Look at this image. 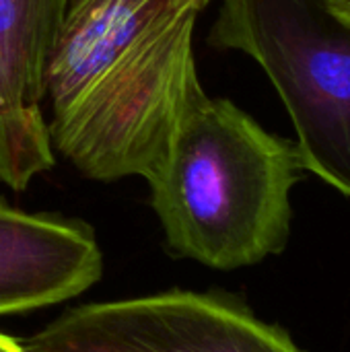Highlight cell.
Here are the masks:
<instances>
[{
  "label": "cell",
  "mask_w": 350,
  "mask_h": 352,
  "mask_svg": "<svg viewBox=\"0 0 350 352\" xmlns=\"http://www.w3.org/2000/svg\"><path fill=\"white\" fill-rule=\"evenodd\" d=\"M295 140L260 126L190 74L165 159L149 182L167 243L217 270L254 266L291 239V192L303 173Z\"/></svg>",
  "instance_id": "7a4b0ae2"
},
{
  "label": "cell",
  "mask_w": 350,
  "mask_h": 352,
  "mask_svg": "<svg viewBox=\"0 0 350 352\" xmlns=\"http://www.w3.org/2000/svg\"><path fill=\"white\" fill-rule=\"evenodd\" d=\"M23 352H27V351H23Z\"/></svg>",
  "instance_id": "9c48e42d"
},
{
  "label": "cell",
  "mask_w": 350,
  "mask_h": 352,
  "mask_svg": "<svg viewBox=\"0 0 350 352\" xmlns=\"http://www.w3.org/2000/svg\"><path fill=\"white\" fill-rule=\"evenodd\" d=\"M27 352H303L278 326L210 295L171 291L68 309Z\"/></svg>",
  "instance_id": "277c9868"
},
{
  "label": "cell",
  "mask_w": 350,
  "mask_h": 352,
  "mask_svg": "<svg viewBox=\"0 0 350 352\" xmlns=\"http://www.w3.org/2000/svg\"><path fill=\"white\" fill-rule=\"evenodd\" d=\"M210 0H70L45 74L54 151L85 177L151 182L190 74Z\"/></svg>",
  "instance_id": "6da1fadb"
},
{
  "label": "cell",
  "mask_w": 350,
  "mask_h": 352,
  "mask_svg": "<svg viewBox=\"0 0 350 352\" xmlns=\"http://www.w3.org/2000/svg\"><path fill=\"white\" fill-rule=\"evenodd\" d=\"M101 272L103 256L89 225L0 200V316L68 301Z\"/></svg>",
  "instance_id": "8992f818"
},
{
  "label": "cell",
  "mask_w": 350,
  "mask_h": 352,
  "mask_svg": "<svg viewBox=\"0 0 350 352\" xmlns=\"http://www.w3.org/2000/svg\"><path fill=\"white\" fill-rule=\"evenodd\" d=\"M70 0H0V179L23 192L54 167L45 74Z\"/></svg>",
  "instance_id": "5b68a950"
},
{
  "label": "cell",
  "mask_w": 350,
  "mask_h": 352,
  "mask_svg": "<svg viewBox=\"0 0 350 352\" xmlns=\"http://www.w3.org/2000/svg\"><path fill=\"white\" fill-rule=\"evenodd\" d=\"M23 344L21 342H17V340H12V338H8V336H4V334H0V352H23Z\"/></svg>",
  "instance_id": "52a82bcc"
},
{
  "label": "cell",
  "mask_w": 350,
  "mask_h": 352,
  "mask_svg": "<svg viewBox=\"0 0 350 352\" xmlns=\"http://www.w3.org/2000/svg\"><path fill=\"white\" fill-rule=\"evenodd\" d=\"M217 50L252 56L297 132L303 169L350 200V21L330 0H223Z\"/></svg>",
  "instance_id": "3957f363"
},
{
  "label": "cell",
  "mask_w": 350,
  "mask_h": 352,
  "mask_svg": "<svg viewBox=\"0 0 350 352\" xmlns=\"http://www.w3.org/2000/svg\"><path fill=\"white\" fill-rule=\"evenodd\" d=\"M332 4H334V8L344 16V19H349L350 21V0H330Z\"/></svg>",
  "instance_id": "ba28073f"
}]
</instances>
